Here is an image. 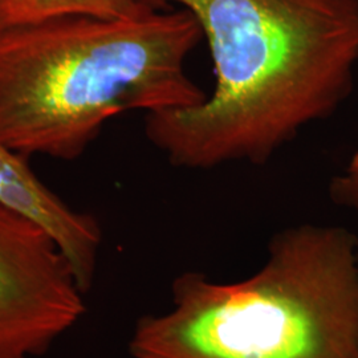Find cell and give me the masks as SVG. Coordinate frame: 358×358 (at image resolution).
Instances as JSON below:
<instances>
[{
	"label": "cell",
	"mask_w": 358,
	"mask_h": 358,
	"mask_svg": "<svg viewBox=\"0 0 358 358\" xmlns=\"http://www.w3.org/2000/svg\"><path fill=\"white\" fill-rule=\"evenodd\" d=\"M198 20L215 88L185 109L148 112L145 134L173 166L264 165L353 90L358 0H140Z\"/></svg>",
	"instance_id": "6da1fadb"
},
{
	"label": "cell",
	"mask_w": 358,
	"mask_h": 358,
	"mask_svg": "<svg viewBox=\"0 0 358 358\" xmlns=\"http://www.w3.org/2000/svg\"><path fill=\"white\" fill-rule=\"evenodd\" d=\"M202 38L183 8L0 28V138L28 159L73 161L115 115L196 106L207 94L186 60Z\"/></svg>",
	"instance_id": "7a4b0ae2"
},
{
	"label": "cell",
	"mask_w": 358,
	"mask_h": 358,
	"mask_svg": "<svg viewBox=\"0 0 358 358\" xmlns=\"http://www.w3.org/2000/svg\"><path fill=\"white\" fill-rule=\"evenodd\" d=\"M173 309L138 321L134 358H358V239L344 227L280 232L236 284L187 272Z\"/></svg>",
	"instance_id": "3957f363"
},
{
	"label": "cell",
	"mask_w": 358,
	"mask_h": 358,
	"mask_svg": "<svg viewBox=\"0 0 358 358\" xmlns=\"http://www.w3.org/2000/svg\"><path fill=\"white\" fill-rule=\"evenodd\" d=\"M84 294L51 235L0 205V358L44 356L84 316Z\"/></svg>",
	"instance_id": "277c9868"
},
{
	"label": "cell",
	"mask_w": 358,
	"mask_h": 358,
	"mask_svg": "<svg viewBox=\"0 0 358 358\" xmlns=\"http://www.w3.org/2000/svg\"><path fill=\"white\" fill-rule=\"evenodd\" d=\"M0 205L38 223L59 244L80 287L87 294L93 285L101 229L87 213L77 211L38 178L28 158L0 138Z\"/></svg>",
	"instance_id": "5b68a950"
},
{
	"label": "cell",
	"mask_w": 358,
	"mask_h": 358,
	"mask_svg": "<svg viewBox=\"0 0 358 358\" xmlns=\"http://www.w3.org/2000/svg\"><path fill=\"white\" fill-rule=\"evenodd\" d=\"M140 0H0V28L36 23L65 15L134 19L152 13Z\"/></svg>",
	"instance_id": "8992f818"
},
{
	"label": "cell",
	"mask_w": 358,
	"mask_h": 358,
	"mask_svg": "<svg viewBox=\"0 0 358 358\" xmlns=\"http://www.w3.org/2000/svg\"><path fill=\"white\" fill-rule=\"evenodd\" d=\"M329 195L334 203L358 213V173L345 170L332 179Z\"/></svg>",
	"instance_id": "52a82bcc"
},
{
	"label": "cell",
	"mask_w": 358,
	"mask_h": 358,
	"mask_svg": "<svg viewBox=\"0 0 358 358\" xmlns=\"http://www.w3.org/2000/svg\"><path fill=\"white\" fill-rule=\"evenodd\" d=\"M345 170L353 171V173H358V150L352 157V159H350V162H349V165H348Z\"/></svg>",
	"instance_id": "ba28073f"
}]
</instances>
